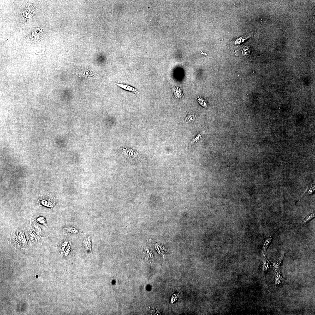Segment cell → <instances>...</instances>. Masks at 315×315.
<instances>
[{
    "label": "cell",
    "mask_w": 315,
    "mask_h": 315,
    "mask_svg": "<svg viewBox=\"0 0 315 315\" xmlns=\"http://www.w3.org/2000/svg\"><path fill=\"white\" fill-rule=\"evenodd\" d=\"M10 242L16 247L26 249L28 247L24 233L18 229L14 230L11 234Z\"/></svg>",
    "instance_id": "cell-1"
},
{
    "label": "cell",
    "mask_w": 315,
    "mask_h": 315,
    "mask_svg": "<svg viewBox=\"0 0 315 315\" xmlns=\"http://www.w3.org/2000/svg\"><path fill=\"white\" fill-rule=\"evenodd\" d=\"M27 235L29 244L32 245L38 246L41 245L45 238L39 237L33 231L31 228H29L27 230Z\"/></svg>",
    "instance_id": "cell-2"
},
{
    "label": "cell",
    "mask_w": 315,
    "mask_h": 315,
    "mask_svg": "<svg viewBox=\"0 0 315 315\" xmlns=\"http://www.w3.org/2000/svg\"><path fill=\"white\" fill-rule=\"evenodd\" d=\"M284 256V253L282 254L281 256L273 262H272V268L275 272H277L281 268V265L283 260Z\"/></svg>",
    "instance_id": "cell-3"
},
{
    "label": "cell",
    "mask_w": 315,
    "mask_h": 315,
    "mask_svg": "<svg viewBox=\"0 0 315 315\" xmlns=\"http://www.w3.org/2000/svg\"><path fill=\"white\" fill-rule=\"evenodd\" d=\"M83 245L86 252L89 253H92L91 249V242L90 235L85 238L83 241Z\"/></svg>",
    "instance_id": "cell-4"
},
{
    "label": "cell",
    "mask_w": 315,
    "mask_h": 315,
    "mask_svg": "<svg viewBox=\"0 0 315 315\" xmlns=\"http://www.w3.org/2000/svg\"><path fill=\"white\" fill-rule=\"evenodd\" d=\"M114 83L116 84V85H117L121 88L124 89V90L132 92H134L135 94H139V93L137 89L131 86H130L128 85V84H120L116 83Z\"/></svg>",
    "instance_id": "cell-5"
},
{
    "label": "cell",
    "mask_w": 315,
    "mask_h": 315,
    "mask_svg": "<svg viewBox=\"0 0 315 315\" xmlns=\"http://www.w3.org/2000/svg\"><path fill=\"white\" fill-rule=\"evenodd\" d=\"M314 217L315 214L314 212L312 213L311 214L307 215L302 220L300 225L299 229L304 226V225H306L309 222L311 221L314 218Z\"/></svg>",
    "instance_id": "cell-6"
},
{
    "label": "cell",
    "mask_w": 315,
    "mask_h": 315,
    "mask_svg": "<svg viewBox=\"0 0 315 315\" xmlns=\"http://www.w3.org/2000/svg\"><path fill=\"white\" fill-rule=\"evenodd\" d=\"M274 234L271 236H269L265 239L263 245V250L264 252H266L268 248L271 244Z\"/></svg>",
    "instance_id": "cell-7"
},
{
    "label": "cell",
    "mask_w": 315,
    "mask_h": 315,
    "mask_svg": "<svg viewBox=\"0 0 315 315\" xmlns=\"http://www.w3.org/2000/svg\"><path fill=\"white\" fill-rule=\"evenodd\" d=\"M204 131H203L201 132L199 134H198L195 138L193 139L192 141L191 142L188 144L187 146L188 147H189L191 146H192L196 143L201 138L202 136L204 134Z\"/></svg>",
    "instance_id": "cell-8"
},
{
    "label": "cell",
    "mask_w": 315,
    "mask_h": 315,
    "mask_svg": "<svg viewBox=\"0 0 315 315\" xmlns=\"http://www.w3.org/2000/svg\"><path fill=\"white\" fill-rule=\"evenodd\" d=\"M173 93L176 97L181 98L183 96L182 92L179 87H175L173 89Z\"/></svg>",
    "instance_id": "cell-9"
},
{
    "label": "cell",
    "mask_w": 315,
    "mask_h": 315,
    "mask_svg": "<svg viewBox=\"0 0 315 315\" xmlns=\"http://www.w3.org/2000/svg\"><path fill=\"white\" fill-rule=\"evenodd\" d=\"M195 119V116L189 113L187 114L185 118V121L188 123L194 122Z\"/></svg>",
    "instance_id": "cell-10"
},
{
    "label": "cell",
    "mask_w": 315,
    "mask_h": 315,
    "mask_svg": "<svg viewBox=\"0 0 315 315\" xmlns=\"http://www.w3.org/2000/svg\"><path fill=\"white\" fill-rule=\"evenodd\" d=\"M263 254L264 255V260H263V269L265 270H267V269L269 268V267L270 266V264L265 256L264 253H263Z\"/></svg>",
    "instance_id": "cell-11"
},
{
    "label": "cell",
    "mask_w": 315,
    "mask_h": 315,
    "mask_svg": "<svg viewBox=\"0 0 315 315\" xmlns=\"http://www.w3.org/2000/svg\"><path fill=\"white\" fill-rule=\"evenodd\" d=\"M69 242L67 240H64L61 242L60 245V249L61 251L62 252L66 249L69 243Z\"/></svg>",
    "instance_id": "cell-12"
},
{
    "label": "cell",
    "mask_w": 315,
    "mask_h": 315,
    "mask_svg": "<svg viewBox=\"0 0 315 315\" xmlns=\"http://www.w3.org/2000/svg\"><path fill=\"white\" fill-rule=\"evenodd\" d=\"M68 232L70 234H76L78 233V231L76 228L71 227H68L66 228Z\"/></svg>",
    "instance_id": "cell-13"
},
{
    "label": "cell",
    "mask_w": 315,
    "mask_h": 315,
    "mask_svg": "<svg viewBox=\"0 0 315 315\" xmlns=\"http://www.w3.org/2000/svg\"><path fill=\"white\" fill-rule=\"evenodd\" d=\"M41 204L45 206L49 207H53V204L51 202L46 200H43L41 201Z\"/></svg>",
    "instance_id": "cell-14"
},
{
    "label": "cell",
    "mask_w": 315,
    "mask_h": 315,
    "mask_svg": "<svg viewBox=\"0 0 315 315\" xmlns=\"http://www.w3.org/2000/svg\"><path fill=\"white\" fill-rule=\"evenodd\" d=\"M283 281V279L281 275L279 274H277L276 275V278H275V283L276 284H278L280 283H282L281 282Z\"/></svg>",
    "instance_id": "cell-15"
},
{
    "label": "cell",
    "mask_w": 315,
    "mask_h": 315,
    "mask_svg": "<svg viewBox=\"0 0 315 315\" xmlns=\"http://www.w3.org/2000/svg\"><path fill=\"white\" fill-rule=\"evenodd\" d=\"M37 221L40 223L44 225L45 226L47 227H48V225H47L45 219L43 217H39L37 219Z\"/></svg>",
    "instance_id": "cell-16"
}]
</instances>
